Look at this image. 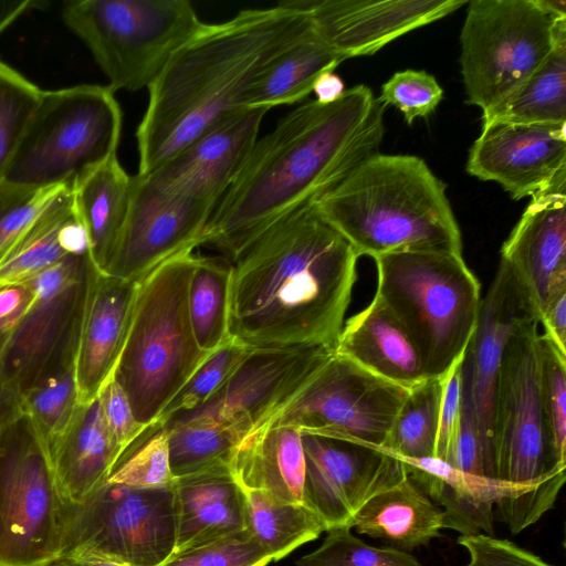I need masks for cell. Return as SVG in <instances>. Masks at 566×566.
Instances as JSON below:
<instances>
[{"instance_id": "cell-1", "label": "cell", "mask_w": 566, "mask_h": 566, "mask_svg": "<svg viewBox=\"0 0 566 566\" xmlns=\"http://www.w3.org/2000/svg\"><path fill=\"white\" fill-rule=\"evenodd\" d=\"M358 258L313 202L280 217L230 259V337L250 349H336Z\"/></svg>"}, {"instance_id": "cell-2", "label": "cell", "mask_w": 566, "mask_h": 566, "mask_svg": "<svg viewBox=\"0 0 566 566\" xmlns=\"http://www.w3.org/2000/svg\"><path fill=\"white\" fill-rule=\"evenodd\" d=\"M385 106L364 85L329 104L310 101L258 138L239 175L218 201L202 244L229 260L263 229L311 202L378 153Z\"/></svg>"}, {"instance_id": "cell-3", "label": "cell", "mask_w": 566, "mask_h": 566, "mask_svg": "<svg viewBox=\"0 0 566 566\" xmlns=\"http://www.w3.org/2000/svg\"><path fill=\"white\" fill-rule=\"evenodd\" d=\"M311 29L308 14L293 0L203 23L148 88L136 130L137 174L153 172L212 125L244 108V94L256 74Z\"/></svg>"}, {"instance_id": "cell-4", "label": "cell", "mask_w": 566, "mask_h": 566, "mask_svg": "<svg viewBox=\"0 0 566 566\" xmlns=\"http://www.w3.org/2000/svg\"><path fill=\"white\" fill-rule=\"evenodd\" d=\"M313 205L358 256L462 254L446 186L418 156L376 153Z\"/></svg>"}, {"instance_id": "cell-5", "label": "cell", "mask_w": 566, "mask_h": 566, "mask_svg": "<svg viewBox=\"0 0 566 566\" xmlns=\"http://www.w3.org/2000/svg\"><path fill=\"white\" fill-rule=\"evenodd\" d=\"M538 319L509 339L493 402L496 479L502 493L494 505L512 534L551 510L566 479L556 462L542 407L536 355Z\"/></svg>"}, {"instance_id": "cell-6", "label": "cell", "mask_w": 566, "mask_h": 566, "mask_svg": "<svg viewBox=\"0 0 566 566\" xmlns=\"http://www.w3.org/2000/svg\"><path fill=\"white\" fill-rule=\"evenodd\" d=\"M197 254L167 260L138 282L127 337L113 373L142 426L157 421L210 354L195 338L187 292Z\"/></svg>"}, {"instance_id": "cell-7", "label": "cell", "mask_w": 566, "mask_h": 566, "mask_svg": "<svg viewBox=\"0 0 566 566\" xmlns=\"http://www.w3.org/2000/svg\"><path fill=\"white\" fill-rule=\"evenodd\" d=\"M378 296L417 346L427 378H442L474 334L481 285L462 254L401 252L374 259Z\"/></svg>"}, {"instance_id": "cell-8", "label": "cell", "mask_w": 566, "mask_h": 566, "mask_svg": "<svg viewBox=\"0 0 566 566\" xmlns=\"http://www.w3.org/2000/svg\"><path fill=\"white\" fill-rule=\"evenodd\" d=\"M122 111L108 86L42 91L1 180L29 189H75L117 156Z\"/></svg>"}, {"instance_id": "cell-9", "label": "cell", "mask_w": 566, "mask_h": 566, "mask_svg": "<svg viewBox=\"0 0 566 566\" xmlns=\"http://www.w3.org/2000/svg\"><path fill=\"white\" fill-rule=\"evenodd\" d=\"M460 34L467 103L485 116L505 103L566 35V2L473 0Z\"/></svg>"}, {"instance_id": "cell-10", "label": "cell", "mask_w": 566, "mask_h": 566, "mask_svg": "<svg viewBox=\"0 0 566 566\" xmlns=\"http://www.w3.org/2000/svg\"><path fill=\"white\" fill-rule=\"evenodd\" d=\"M62 17L113 92L148 90L205 23L187 0H74Z\"/></svg>"}, {"instance_id": "cell-11", "label": "cell", "mask_w": 566, "mask_h": 566, "mask_svg": "<svg viewBox=\"0 0 566 566\" xmlns=\"http://www.w3.org/2000/svg\"><path fill=\"white\" fill-rule=\"evenodd\" d=\"M175 549L172 484L142 489L105 480L82 502L63 503L62 555L159 566Z\"/></svg>"}, {"instance_id": "cell-12", "label": "cell", "mask_w": 566, "mask_h": 566, "mask_svg": "<svg viewBox=\"0 0 566 566\" xmlns=\"http://www.w3.org/2000/svg\"><path fill=\"white\" fill-rule=\"evenodd\" d=\"M63 503L49 455L24 415L0 437V566L62 555Z\"/></svg>"}, {"instance_id": "cell-13", "label": "cell", "mask_w": 566, "mask_h": 566, "mask_svg": "<svg viewBox=\"0 0 566 566\" xmlns=\"http://www.w3.org/2000/svg\"><path fill=\"white\" fill-rule=\"evenodd\" d=\"M88 250L31 279L35 297L0 356L8 386L21 398L40 379L76 360L82 319L97 273Z\"/></svg>"}, {"instance_id": "cell-14", "label": "cell", "mask_w": 566, "mask_h": 566, "mask_svg": "<svg viewBox=\"0 0 566 566\" xmlns=\"http://www.w3.org/2000/svg\"><path fill=\"white\" fill-rule=\"evenodd\" d=\"M408 390L335 353L268 424L380 448Z\"/></svg>"}, {"instance_id": "cell-15", "label": "cell", "mask_w": 566, "mask_h": 566, "mask_svg": "<svg viewBox=\"0 0 566 566\" xmlns=\"http://www.w3.org/2000/svg\"><path fill=\"white\" fill-rule=\"evenodd\" d=\"M334 354L323 345L250 349L205 405L166 422L211 421L243 440L275 418Z\"/></svg>"}, {"instance_id": "cell-16", "label": "cell", "mask_w": 566, "mask_h": 566, "mask_svg": "<svg viewBox=\"0 0 566 566\" xmlns=\"http://www.w3.org/2000/svg\"><path fill=\"white\" fill-rule=\"evenodd\" d=\"M218 201L185 185H156L135 175L126 224L104 274L140 282L167 260L195 250Z\"/></svg>"}, {"instance_id": "cell-17", "label": "cell", "mask_w": 566, "mask_h": 566, "mask_svg": "<svg viewBox=\"0 0 566 566\" xmlns=\"http://www.w3.org/2000/svg\"><path fill=\"white\" fill-rule=\"evenodd\" d=\"M305 458L303 503L326 532L352 528L363 504L406 472L397 457L368 444L302 433Z\"/></svg>"}, {"instance_id": "cell-18", "label": "cell", "mask_w": 566, "mask_h": 566, "mask_svg": "<svg viewBox=\"0 0 566 566\" xmlns=\"http://www.w3.org/2000/svg\"><path fill=\"white\" fill-rule=\"evenodd\" d=\"M566 124L483 122L467 171L500 184L514 200L533 197L566 171Z\"/></svg>"}, {"instance_id": "cell-19", "label": "cell", "mask_w": 566, "mask_h": 566, "mask_svg": "<svg viewBox=\"0 0 566 566\" xmlns=\"http://www.w3.org/2000/svg\"><path fill=\"white\" fill-rule=\"evenodd\" d=\"M533 319L539 321L535 306L511 268L501 260L481 301L476 327L462 364L480 438L495 469L493 402L502 356L510 337Z\"/></svg>"}, {"instance_id": "cell-20", "label": "cell", "mask_w": 566, "mask_h": 566, "mask_svg": "<svg viewBox=\"0 0 566 566\" xmlns=\"http://www.w3.org/2000/svg\"><path fill=\"white\" fill-rule=\"evenodd\" d=\"M318 36L345 60L370 55L392 40L457 11L459 0H293Z\"/></svg>"}, {"instance_id": "cell-21", "label": "cell", "mask_w": 566, "mask_h": 566, "mask_svg": "<svg viewBox=\"0 0 566 566\" xmlns=\"http://www.w3.org/2000/svg\"><path fill=\"white\" fill-rule=\"evenodd\" d=\"M566 171L535 193L501 249L538 317L566 292Z\"/></svg>"}, {"instance_id": "cell-22", "label": "cell", "mask_w": 566, "mask_h": 566, "mask_svg": "<svg viewBox=\"0 0 566 566\" xmlns=\"http://www.w3.org/2000/svg\"><path fill=\"white\" fill-rule=\"evenodd\" d=\"M269 109L242 108L205 130L146 177L156 185H186L220 200L259 138Z\"/></svg>"}, {"instance_id": "cell-23", "label": "cell", "mask_w": 566, "mask_h": 566, "mask_svg": "<svg viewBox=\"0 0 566 566\" xmlns=\"http://www.w3.org/2000/svg\"><path fill=\"white\" fill-rule=\"evenodd\" d=\"M138 282L97 272L82 319L75 360L81 402L94 399L123 350Z\"/></svg>"}, {"instance_id": "cell-24", "label": "cell", "mask_w": 566, "mask_h": 566, "mask_svg": "<svg viewBox=\"0 0 566 566\" xmlns=\"http://www.w3.org/2000/svg\"><path fill=\"white\" fill-rule=\"evenodd\" d=\"M172 491L175 552L245 531L244 492L228 465L176 478Z\"/></svg>"}, {"instance_id": "cell-25", "label": "cell", "mask_w": 566, "mask_h": 566, "mask_svg": "<svg viewBox=\"0 0 566 566\" xmlns=\"http://www.w3.org/2000/svg\"><path fill=\"white\" fill-rule=\"evenodd\" d=\"M335 353L406 389L428 379L409 333L376 295L343 325Z\"/></svg>"}, {"instance_id": "cell-26", "label": "cell", "mask_w": 566, "mask_h": 566, "mask_svg": "<svg viewBox=\"0 0 566 566\" xmlns=\"http://www.w3.org/2000/svg\"><path fill=\"white\" fill-rule=\"evenodd\" d=\"M120 453L97 397L81 402L50 458L62 502H82L106 480Z\"/></svg>"}, {"instance_id": "cell-27", "label": "cell", "mask_w": 566, "mask_h": 566, "mask_svg": "<svg viewBox=\"0 0 566 566\" xmlns=\"http://www.w3.org/2000/svg\"><path fill=\"white\" fill-rule=\"evenodd\" d=\"M229 469L242 489L303 503L305 458L302 432L294 427L264 424L254 430L234 449Z\"/></svg>"}, {"instance_id": "cell-28", "label": "cell", "mask_w": 566, "mask_h": 566, "mask_svg": "<svg viewBox=\"0 0 566 566\" xmlns=\"http://www.w3.org/2000/svg\"><path fill=\"white\" fill-rule=\"evenodd\" d=\"M352 527L409 552L427 545L444 528L443 511L406 472L373 494L356 513Z\"/></svg>"}, {"instance_id": "cell-29", "label": "cell", "mask_w": 566, "mask_h": 566, "mask_svg": "<svg viewBox=\"0 0 566 566\" xmlns=\"http://www.w3.org/2000/svg\"><path fill=\"white\" fill-rule=\"evenodd\" d=\"M400 460L426 495L443 506L444 528L494 536V505L502 493L497 481L465 473L433 457Z\"/></svg>"}, {"instance_id": "cell-30", "label": "cell", "mask_w": 566, "mask_h": 566, "mask_svg": "<svg viewBox=\"0 0 566 566\" xmlns=\"http://www.w3.org/2000/svg\"><path fill=\"white\" fill-rule=\"evenodd\" d=\"M88 250L73 190L62 188L0 261V281L27 282Z\"/></svg>"}, {"instance_id": "cell-31", "label": "cell", "mask_w": 566, "mask_h": 566, "mask_svg": "<svg viewBox=\"0 0 566 566\" xmlns=\"http://www.w3.org/2000/svg\"><path fill=\"white\" fill-rule=\"evenodd\" d=\"M133 185L134 176L126 172L115 156L73 189L88 252L101 273H107L124 231Z\"/></svg>"}, {"instance_id": "cell-32", "label": "cell", "mask_w": 566, "mask_h": 566, "mask_svg": "<svg viewBox=\"0 0 566 566\" xmlns=\"http://www.w3.org/2000/svg\"><path fill=\"white\" fill-rule=\"evenodd\" d=\"M345 59L312 29L269 61L243 97L244 108L294 104L305 98L317 77L334 71Z\"/></svg>"}, {"instance_id": "cell-33", "label": "cell", "mask_w": 566, "mask_h": 566, "mask_svg": "<svg viewBox=\"0 0 566 566\" xmlns=\"http://www.w3.org/2000/svg\"><path fill=\"white\" fill-rule=\"evenodd\" d=\"M245 531L277 562L298 546L316 539L326 527L303 503H291L272 494L243 489Z\"/></svg>"}, {"instance_id": "cell-34", "label": "cell", "mask_w": 566, "mask_h": 566, "mask_svg": "<svg viewBox=\"0 0 566 566\" xmlns=\"http://www.w3.org/2000/svg\"><path fill=\"white\" fill-rule=\"evenodd\" d=\"M483 122L566 124V35L560 38L539 67Z\"/></svg>"}, {"instance_id": "cell-35", "label": "cell", "mask_w": 566, "mask_h": 566, "mask_svg": "<svg viewBox=\"0 0 566 566\" xmlns=\"http://www.w3.org/2000/svg\"><path fill=\"white\" fill-rule=\"evenodd\" d=\"M231 261L197 254L187 292V308L198 346L211 353L229 338Z\"/></svg>"}, {"instance_id": "cell-36", "label": "cell", "mask_w": 566, "mask_h": 566, "mask_svg": "<svg viewBox=\"0 0 566 566\" xmlns=\"http://www.w3.org/2000/svg\"><path fill=\"white\" fill-rule=\"evenodd\" d=\"M443 378L408 390L380 450L399 459L434 457Z\"/></svg>"}, {"instance_id": "cell-37", "label": "cell", "mask_w": 566, "mask_h": 566, "mask_svg": "<svg viewBox=\"0 0 566 566\" xmlns=\"http://www.w3.org/2000/svg\"><path fill=\"white\" fill-rule=\"evenodd\" d=\"M81 405L75 361L40 379L21 397L28 417L49 459Z\"/></svg>"}, {"instance_id": "cell-38", "label": "cell", "mask_w": 566, "mask_h": 566, "mask_svg": "<svg viewBox=\"0 0 566 566\" xmlns=\"http://www.w3.org/2000/svg\"><path fill=\"white\" fill-rule=\"evenodd\" d=\"M168 432L174 479L228 465L242 438L228 427L205 420L161 423Z\"/></svg>"}, {"instance_id": "cell-39", "label": "cell", "mask_w": 566, "mask_h": 566, "mask_svg": "<svg viewBox=\"0 0 566 566\" xmlns=\"http://www.w3.org/2000/svg\"><path fill=\"white\" fill-rule=\"evenodd\" d=\"M106 480L142 489L170 486L175 479L166 428L157 421L147 426L123 450Z\"/></svg>"}, {"instance_id": "cell-40", "label": "cell", "mask_w": 566, "mask_h": 566, "mask_svg": "<svg viewBox=\"0 0 566 566\" xmlns=\"http://www.w3.org/2000/svg\"><path fill=\"white\" fill-rule=\"evenodd\" d=\"M538 386L556 462L566 467V355L543 334L536 338Z\"/></svg>"}, {"instance_id": "cell-41", "label": "cell", "mask_w": 566, "mask_h": 566, "mask_svg": "<svg viewBox=\"0 0 566 566\" xmlns=\"http://www.w3.org/2000/svg\"><path fill=\"white\" fill-rule=\"evenodd\" d=\"M249 350L250 348L230 337L211 352L167 403L157 422L164 423L205 405L229 378Z\"/></svg>"}, {"instance_id": "cell-42", "label": "cell", "mask_w": 566, "mask_h": 566, "mask_svg": "<svg viewBox=\"0 0 566 566\" xmlns=\"http://www.w3.org/2000/svg\"><path fill=\"white\" fill-rule=\"evenodd\" d=\"M41 94L42 90L0 60V179Z\"/></svg>"}, {"instance_id": "cell-43", "label": "cell", "mask_w": 566, "mask_h": 566, "mask_svg": "<svg viewBox=\"0 0 566 566\" xmlns=\"http://www.w3.org/2000/svg\"><path fill=\"white\" fill-rule=\"evenodd\" d=\"M296 566H422L412 555L392 547H375L354 536L348 527L327 531L321 546Z\"/></svg>"}, {"instance_id": "cell-44", "label": "cell", "mask_w": 566, "mask_h": 566, "mask_svg": "<svg viewBox=\"0 0 566 566\" xmlns=\"http://www.w3.org/2000/svg\"><path fill=\"white\" fill-rule=\"evenodd\" d=\"M271 556L247 531L175 552L159 566H266Z\"/></svg>"}, {"instance_id": "cell-45", "label": "cell", "mask_w": 566, "mask_h": 566, "mask_svg": "<svg viewBox=\"0 0 566 566\" xmlns=\"http://www.w3.org/2000/svg\"><path fill=\"white\" fill-rule=\"evenodd\" d=\"M443 90L437 80L424 71L405 70L395 73L381 87L378 101L386 107L398 108L407 124L427 117L442 101Z\"/></svg>"}, {"instance_id": "cell-46", "label": "cell", "mask_w": 566, "mask_h": 566, "mask_svg": "<svg viewBox=\"0 0 566 566\" xmlns=\"http://www.w3.org/2000/svg\"><path fill=\"white\" fill-rule=\"evenodd\" d=\"M61 189H29L0 179V261Z\"/></svg>"}, {"instance_id": "cell-47", "label": "cell", "mask_w": 566, "mask_h": 566, "mask_svg": "<svg viewBox=\"0 0 566 566\" xmlns=\"http://www.w3.org/2000/svg\"><path fill=\"white\" fill-rule=\"evenodd\" d=\"M462 376L461 413L452 454L448 463L465 473L497 481L496 469L490 461L480 438L470 387L463 366Z\"/></svg>"}, {"instance_id": "cell-48", "label": "cell", "mask_w": 566, "mask_h": 566, "mask_svg": "<svg viewBox=\"0 0 566 566\" xmlns=\"http://www.w3.org/2000/svg\"><path fill=\"white\" fill-rule=\"evenodd\" d=\"M458 543L469 553L467 566H552L510 541L485 534L460 535Z\"/></svg>"}, {"instance_id": "cell-49", "label": "cell", "mask_w": 566, "mask_h": 566, "mask_svg": "<svg viewBox=\"0 0 566 566\" xmlns=\"http://www.w3.org/2000/svg\"><path fill=\"white\" fill-rule=\"evenodd\" d=\"M464 355L453 364L443 378L433 458L446 462L450 461L460 420Z\"/></svg>"}, {"instance_id": "cell-50", "label": "cell", "mask_w": 566, "mask_h": 566, "mask_svg": "<svg viewBox=\"0 0 566 566\" xmlns=\"http://www.w3.org/2000/svg\"><path fill=\"white\" fill-rule=\"evenodd\" d=\"M96 397L104 419L123 452L147 426L136 421L125 391L113 376L105 381Z\"/></svg>"}, {"instance_id": "cell-51", "label": "cell", "mask_w": 566, "mask_h": 566, "mask_svg": "<svg viewBox=\"0 0 566 566\" xmlns=\"http://www.w3.org/2000/svg\"><path fill=\"white\" fill-rule=\"evenodd\" d=\"M35 297L30 282L0 281V337L9 336Z\"/></svg>"}, {"instance_id": "cell-52", "label": "cell", "mask_w": 566, "mask_h": 566, "mask_svg": "<svg viewBox=\"0 0 566 566\" xmlns=\"http://www.w3.org/2000/svg\"><path fill=\"white\" fill-rule=\"evenodd\" d=\"M545 335L557 349L566 355V292L554 297L539 317Z\"/></svg>"}, {"instance_id": "cell-53", "label": "cell", "mask_w": 566, "mask_h": 566, "mask_svg": "<svg viewBox=\"0 0 566 566\" xmlns=\"http://www.w3.org/2000/svg\"><path fill=\"white\" fill-rule=\"evenodd\" d=\"M7 337H0V356ZM20 416H22L21 398L8 386L0 364V437Z\"/></svg>"}, {"instance_id": "cell-54", "label": "cell", "mask_w": 566, "mask_h": 566, "mask_svg": "<svg viewBox=\"0 0 566 566\" xmlns=\"http://www.w3.org/2000/svg\"><path fill=\"white\" fill-rule=\"evenodd\" d=\"M346 91L343 80L333 71L321 74L313 85L315 101L322 104L336 102Z\"/></svg>"}, {"instance_id": "cell-55", "label": "cell", "mask_w": 566, "mask_h": 566, "mask_svg": "<svg viewBox=\"0 0 566 566\" xmlns=\"http://www.w3.org/2000/svg\"><path fill=\"white\" fill-rule=\"evenodd\" d=\"M33 4L30 0H0V33Z\"/></svg>"}, {"instance_id": "cell-56", "label": "cell", "mask_w": 566, "mask_h": 566, "mask_svg": "<svg viewBox=\"0 0 566 566\" xmlns=\"http://www.w3.org/2000/svg\"><path fill=\"white\" fill-rule=\"evenodd\" d=\"M69 556V555H67ZM76 558L82 566H127L118 562L93 555L72 556Z\"/></svg>"}, {"instance_id": "cell-57", "label": "cell", "mask_w": 566, "mask_h": 566, "mask_svg": "<svg viewBox=\"0 0 566 566\" xmlns=\"http://www.w3.org/2000/svg\"><path fill=\"white\" fill-rule=\"evenodd\" d=\"M43 566H82L80 562L67 555H61L60 557L51 560L50 563L43 565Z\"/></svg>"}]
</instances>
